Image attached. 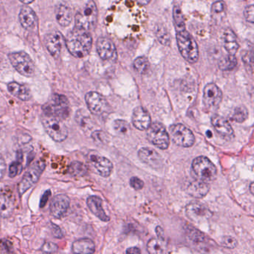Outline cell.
Returning <instances> with one entry per match:
<instances>
[{"mask_svg": "<svg viewBox=\"0 0 254 254\" xmlns=\"http://www.w3.org/2000/svg\"><path fill=\"white\" fill-rule=\"evenodd\" d=\"M146 15L141 5L133 0H118L108 11L106 25L112 35L128 38L142 32Z\"/></svg>", "mask_w": 254, "mask_h": 254, "instance_id": "6da1fadb", "label": "cell"}, {"mask_svg": "<svg viewBox=\"0 0 254 254\" xmlns=\"http://www.w3.org/2000/svg\"><path fill=\"white\" fill-rule=\"evenodd\" d=\"M92 39L88 31L75 27L68 34L66 46L70 54L81 58L89 54L92 49Z\"/></svg>", "mask_w": 254, "mask_h": 254, "instance_id": "7a4b0ae2", "label": "cell"}, {"mask_svg": "<svg viewBox=\"0 0 254 254\" xmlns=\"http://www.w3.org/2000/svg\"><path fill=\"white\" fill-rule=\"evenodd\" d=\"M177 42L180 53L183 58L190 64L197 62L199 58V46L195 39L186 29L178 32Z\"/></svg>", "mask_w": 254, "mask_h": 254, "instance_id": "3957f363", "label": "cell"}, {"mask_svg": "<svg viewBox=\"0 0 254 254\" xmlns=\"http://www.w3.org/2000/svg\"><path fill=\"white\" fill-rule=\"evenodd\" d=\"M192 173L196 180L210 183L217 177V168L204 156L196 157L192 164Z\"/></svg>", "mask_w": 254, "mask_h": 254, "instance_id": "277c9868", "label": "cell"}, {"mask_svg": "<svg viewBox=\"0 0 254 254\" xmlns=\"http://www.w3.org/2000/svg\"><path fill=\"white\" fill-rule=\"evenodd\" d=\"M97 18V7L95 2L90 1L75 15V27L89 32L95 29Z\"/></svg>", "mask_w": 254, "mask_h": 254, "instance_id": "5b68a950", "label": "cell"}, {"mask_svg": "<svg viewBox=\"0 0 254 254\" xmlns=\"http://www.w3.org/2000/svg\"><path fill=\"white\" fill-rule=\"evenodd\" d=\"M46 115L60 119H67L70 115V103L65 95L54 94L43 106Z\"/></svg>", "mask_w": 254, "mask_h": 254, "instance_id": "8992f818", "label": "cell"}, {"mask_svg": "<svg viewBox=\"0 0 254 254\" xmlns=\"http://www.w3.org/2000/svg\"><path fill=\"white\" fill-rule=\"evenodd\" d=\"M42 123L48 135L54 141L63 142L68 137V129L62 119L44 114Z\"/></svg>", "mask_w": 254, "mask_h": 254, "instance_id": "52a82bcc", "label": "cell"}, {"mask_svg": "<svg viewBox=\"0 0 254 254\" xmlns=\"http://www.w3.org/2000/svg\"><path fill=\"white\" fill-rule=\"evenodd\" d=\"M8 59L11 65L21 75L26 77H32L35 75V64L27 53L25 52L10 53Z\"/></svg>", "mask_w": 254, "mask_h": 254, "instance_id": "ba28073f", "label": "cell"}, {"mask_svg": "<svg viewBox=\"0 0 254 254\" xmlns=\"http://www.w3.org/2000/svg\"><path fill=\"white\" fill-rule=\"evenodd\" d=\"M147 139L151 144L161 150H165L170 144V136L163 125L154 123L147 129Z\"/></svg>", "mask_w": 254, "mask_h": 254, "instance_id": "9c48e42d", "label": "cell"}, {"mask_svg": "<svg viewBox=\"0 0 254 254\" xmlns=\"http://www.w3.org/2000/svg\"><path fill=\"white\" fill-rule=\"evenodd\" d=\"M169 133L172 141L178 146L189 148L194 145V134L183 125H172L169 127Z\"/></svg>", "mask_w": 254, "mask_h": 254, "instance_id": "30bf717a", "label": "cell"}, {"mask_svg": "<svg viewBox=\"0 0 254 254\" xmlns=\"http://www.w3.org/2000/svg\"><path fill=\"white\" fill-rule=\"evenodd\" d=\"M46 164L43 161H40L36 163L32 168L24 175L18 186L19 195L22 196L25 192H27L35 183H37L40 175L44 171Z\"/></svg>", "mask_w": 254, "mask_h": 254, "instance_id": "8fae6325", "label": "cell"}, {"mask_svg": "<svg viewBox=\"0 0 254 254\" xmlns=\"http://www.w3.org/2000/svg\"><path fill=\"white\" fill-rule=\"evenodd\" d=\"M85 101L90 111L95 116H103L106 114L110 109L108 101L99 92H88L85 95Z\"/></svg>", "mask_w": 254, "mask_h": 254, "instance_id": "7c38bea8", "label": "cell"}, {"mask_svg": "<svg viewBox=\"0 0 254 254\" xmlns=\"http://www.w3.org/2000/svg\"><path fill=\"white\" fill-rule=\"evenodd\" d=\"M222 100V92L216 84L213 83L207 84L203 90V105L207 109L214 110L219 107Z\"/></svg>", "mask_w": 254, "mask_h": 254, "instance_id": "4fadbf2b", "label": "cell"}, {"mask_svg": "<svg viewBox=\"0 0 254 254\" xmlns=\"http://www.w3.org/2000/svg\"><path fill=\"white\" fill-rule=\"evenodd\" d=\"M186 216L193 222H199L210 218L212 212L210 209L200 202H192L186 206Z\"/></svg>", "mask_w": 254, "mask_h": 254, "instance_id": "5bb4252c", "label": "cell"}, {"mask_svg": "<svg viewBox=\"0 0 254 254\" xmlns=\"http://www.w3.org/2000/svg\"><path fill=\"white\" fill-rule=\"evenodd\" d=\"M212 125L217 134L226 140H231L234 137L232 126L225 118L219 115H213L211 119Z\"/></svg>", "mask_w": 254, "mask_h": 254, "instance_id": "9a60e30c", "label": "cell"}, {"mask_svg": "<svg viewBox=\"0 0 254 254\" xmlns=\"http://www.w3.org/2000/svg\"><path fill=\"white\" fill-rule=\"evenodd\" d=\"M89 160L95 171L101 176L108 178L111 175L113 165L110 160L97 154H91Z\"/></svg>", "mask_w": 254, "mask_h": 254, "instance_id": "2e32d148", "label": "cell"}, {"mask_svg": "<svg viewBox=\"0 0 254 254\" xmlns=\"http://www.w3.org/2000/svg\"><path fill=\"white\" fill-rule=\"evenodd\" d=\"M139 158L142 162L154 169H159L163 165L162 157L153 148L145 147L138 152Z\"/></svg>", "mask_w": 254, "mask_h": 254, "instance_id": "e0dca14e", "label": "cell"}, {"mask_svg": "<svg viewBox=\"0 0 254 254\" xmlns=\"http://www.w3.org/2000/svg\"><path fill=\"white\" fill-rule=\"evenodd\" d=\"M96 50L99 57L104 60H115L117 53L113 42L107 37H99L96 43Z\"/></svg>", "mask_w": 254, "mask_h": 254, "instance_id": "ac0fdd59", "label": "cell"}, {"mask_svg": "<svg viewBox=\"0 0 254 254\" xmlns=\"http://www.w3.org/2000/svg\"><path fill=\"white\" fill-rule=\"evenodd\" d=\"M70 199L66 195L54 196L50 204V211L56 218H61L65 216L70 207Z\"/></svg>", "mask_w": 254, "mask_h": 254, "instance_id": "d6986e66", "label": "cell"}, {"mask_svg": "<svg viewBox=\"0 0 254 254\" xmlns=\"http://www.w3.org/2000/svg\"><path fill=\"white\" fill-rule=\"evenodd\" d=\"M63 43H64V37L58 32L48 34L45 37V46L48 52L55 58L60 55Z\"/></svg>", "mask_w": 254, "mask_h": 254, "instance_id": "ffe728a7", "label": "cell"}, {"mask_svg": "<svg viewBox=\"0 0 254 254\" xmlns=\"http://www.w3.org/2000/svg\"><path fill=\"white\" fill-rule=\"evenodd\" d=\"M15 199L13 192L9 189L0 190V215L1 217H8L13 213Z\"/></svg>", "mask_w": 254, "mask_h": 254, "instance_id": "44dd1931", "label": "cell"}, {"mask_svg": "<svg viewBox=\"0 0 254 254\" xmlns=\"http://www.w3.org/2000/svg\"><path fill=\"white\" fill-rule=\"evenodd\" d=\"M132 123L138 130H147L151 124V116L143 107H137L132 115Z\"/></svg>", "mask_w": 254, "mask_h": 254, "instance_id": "7402d4cb", "label": "cell"}, {"mask_svg": "<svg viewBox=\"0 0 254 254\" xmlns=\"http://www.w3.org/2000/svg\"><path fill=\"white\" fill-rule=\"evenodd\" d=\"M19 22L24 29L32 31L37 25V16L30 7L23 6L19 15Z\"/></svg>", "mask_w": 254, "mask_h": 254, "instance_id": "603a6c76", "label": "cell"}, {"mask_svg": "<svg viewBox=\"0 0 254 254\" xmlns=\"http://www.w3.org/2000/svg\"><path fill=\"white\" fill-rule=\"evenodd\" d=\"M87 203L88 208L92 212V214L95 215L101 221L105 222L110 221V217L107 216L102 207V200L100 198L94 196H90L87 200Z\"/></svg>", "mask_w": 254, "mask_h": 254, "instance_id": "cb8c5ba5", "label": "cell"}, {"mask_svg": "<svg viewBox=\"0 0 254 254\" xmlns=\"http://www.w3.org/2000/svg\"><path fill=\"white\" fill-rule=\"evenodd\" d=\"M186 191L188 194L192 197L202 199L207 196L210 192V185L206 182L196 180L189 183Z\"/></svg>", "mask_w": 254, "mask_h": 254, "instance_id": "d4e9b609", "label": "cell"}, {"mask_svg": "<svg viewBox=\"0 0 254 254\" xmlns=\"http://www.w3.org/2000/svg\"><path fill=\"white\" fill-rule=\"evenodd\" d=\"M222 43L224 49L228 53V54L235 55L236 53L238 51L239 46H238V42H237L235 34L231 29H225L223 32Z\"/></svg>", "mask_w": 254, "mask_h": 254, "instance_id": "484cf974", "label": "cell"}, {"mask_svg": "<svg viewBox=\"0 0 254 254\" xmlns=\"http://www.w3.org/2000/svg\"><path fill=\"white\" fill-rule=\"evenodd\" d=\"M8 91L11 94L22 101H29L32 98L29 87L18 82H11L8 84Z\"/></svg>", "mask_w": 254, "mask_h": 254, "instance_id": "4316f807", "label": "cell"}, {"mask_svg": "<svg viewBox=\"0 0 254 254\" xmlns=\"http://www.w3.org/2000/svg\"><path fill=\"white\" fill-rule=\"evenodd\" d=\"M72 249L75 254H93L95 246L93 241L90 238H81L73 244Z\"/></svg>", "mask_w": 254, "mask_h": 254, "instance_id": "83f0119b", "label": "cell"}, {"mask_svg": "<svg viewBox=\"0 0 254 254\" xmlns=\"http://www.w3.org/2000/svg\"><path fill=\"white\" fill-rule=\"evenodd\" d=\"M57 22L63 27L70 26L72 22V12L67 5H59L55 11Z\"/></svg>", "mask_w": 254, "mask_h": 254, "instance_id": "f1b7e54d", "label": "cell"}, {"mask_svg": "<svg viewBox=\"0 0 254 254\" xmlns=\"http://www.w3.org/2000/svg\"><path fill=\"white\" fill-rule=\"evenodd\" d=\"M147 250L149 254H163L166 251V243L163 238H151L147 243Z\"/></svg>", "mask_w": 254, "mask_h": 254, "instance_id": "f546056e", "label": "cell"}, {"mask_svg": "<svg viewBox=\"0 0 254 254\" xmlns=\"http://www.w3.org/2000/svg\"><path fill=\"white\" fill-rule=\"evenodd\" d=\"M236 65L237 59L236 58L235 55H232V54L224 56L222 58L220 59L219 62H218V67L224 71L234 70Z\"/></svg>", "mask_w": 254, "mask_h": 254, "instance_id": "4dcf8cb0", "label": "cell"}, {"mask_svg": "<svg viewBox=\"0 0 254 254\" xmlns=\"http://www.w3.org/2000/svg\"><path fill=\"white\" fill-rule=\"evenodd\" d=\"M69 172L73 176L82 177L84 175H86L87 172H88V168L82 163L75 161V162L72 163L70 164Z\"/></svg>", "mask_w": 254, "mask_h": 254, "instance_id": "1f68e13d", "label": "cell"}, {"mask_svg": "<svg viewBox=\"0 0 254 254\" xmlns=\"http://www.w3.org/2000/svg\"><path fill=\"white\" fill-rule=\"evenodd\" d=\"M248 112L245 107L241 106L236 108L231 115V119L234 122L241 123L248 119Z\"/></svg>", "mask_w": 254, "mask_h": 254, "instance_id": "d6a6232c", "label": "cell"}, {"mask_svg": "<svg viewBox=\"0 0 254 254\" xmlns=\"http://www.w3.org/2000/svg\"><path fill=\"white\" fill-rule=\"evenodd\" d=\"M173 18L174 21H175V27H176L178 32L186 29H185V23L184 20H183V14H182V11H181L179 6H177V5L174 7Z\"/></svg>", "mask_w": 254, "mask_h": 254, "instance_id": "836d02e7", "label": "cell"}, {"mask_svg": "<svg viewBox=\"0 0 254 254\" xmlns=\"http://www.w3.org/2000/svg\"><path fill=\"white\" fill-rule=\"evenodd\" d=\"M134 67L139 73L144 74L147 73L149 68V63L145 57H139L134 60Z\"/></svg>", "mask_w": 254, "mask_h": 254, "instance_id": "e575fe53", "label": "cell"}, {"mask_svg": "<svg viewBox=\"0 0 254 254\" xmlns=\"http://www.w3.org/2000/svg\"><path fill=\"white\" fill-rule=\"evenodd\" d=\"M113 127L116 132L120 134H127L130 130V126L128 123L126 121L122 120V119L115 120L113 123Z\"/></svg>", "mask_w": 254, "mask_h": 254, "instance_id": "d590c367", "label": "cell"}, {"mask_svg": "<svg viewBox=\"0 0 254 254\" xmlns=\"http://www.w3.org/2000/svg\"><path fill=\"white\" fill-rule=\"evenodd\" d=\"M22 155L20 154V157L19 160L15 161V162L12 163L9 167V175L10 178H15L17 175L20 174L21 171H22Z\"/></svg>", "mask_w": 254, "mask_h": 254, "instance_id": "8d00e7d4", "label": "cell"}, {"mask_svg": "<svg viewBox=\"0 0 254 254\" xmlns=\"http://www.w3.org/2000/svg\"><path fill=\"white\" fill-rule=\"evenodd\" d=\"M187 233L189 239L194 241L196 243H200V242H203L204 241L205 236L196 229L189 228Z\"/></svg>", "mask_w": 254, "mask_h": 254, "instance_id": "74e56055", "label": "cell"}, {"mask_svg": "<svg viewBox=\"0 0 254 254\" xmlns=\"http://www.w3.org/2000/svg\"><path fill=\"white\" fill-rule=\"evenodd\" d=\"M157 37L158 40L161 41V43L163 45H168L170 42V37L168 35V32H166L165 29H161L159 28L157 31Z\"/></svg>", "mask_w": 254, "mask_h": 254, "instance_id": "f35d334b", "label": "cell"}, {"mask_svg": "<svg viewBox=\"0 0 254 254\" xmlns=\"http://www.w3.org/2000/svg\"><path fill=\"white\" fill-rule=\"evenodd\" d=\"M221 245L228 249H234L236 247L237 241L234 237L224 236L221 241Z\"/></svg>", "mask_w": 254, "mask_h": 254, "instance_id": "ab89813d", "label": "cell"}, {"mask_svg": "<svg viewBox=\"0 0 254 254\" xmlns=\"http://www.w3.org/2000/svg\"><path fill=\"white\" fill-rule=\"evenodd\" d=\"M130 185L135 190H140L144 187V182L137 177H132L130 179Z\"/></svg>", "mask_w": 254, "mask_h": 254, "instance_id": "60d3db41", "label": "cell"}, {"mask_svg": "<svg viewBox=\"0 0 254 254\" xmlns=\"http://www.w3.org/2000/svg\"><path fill=\"white\" fill-rule=\"evenodd\" d=\"M225 10V3L223 1H218L212 6V11L214 14H221Z\"/></svg>", "mask_w": 254, "mask_h": 254, "instance_id": "b9f144b4", "label": "cell"}, {"mask_svg": "<svg viewBox=\"0 0 254 254\" xmlns=\"http://www.w3.org/2000/svg\"><path fill=\"white\" fill-rule=\"evenodd\" d=\"M254 5H250V6H248L245 8L244 15H245L246 20L251 22V23H254Z\"/></svg>", "mask_w": 254, "mask_h": 254, "instance_id": "7bdbcfd3", "label": "cell"}, {"mask_svg": "<svg viewBox=\"0 0 254 254\" xmlns=\"http://www.w3.org/2000/svg\"><path fill=\"white\" fill-rule=\"evenodd\" d=\"M57 250V245L52 243V242H46V243L42 247L41 251L45 253H54L56 252Z\"/></svg>", "mask_w": 254, "mask_h": 254, "instance_id": "ee69618b", "label": "cell"}, {"mask_svg": "<svg viewBox=\"0 0 254 254\" xmlns=\"http://www.w3.org/2000/svg\"><path fill=\"white\" fill-rule=\"evenodd\" d=\"M6 170V165H5V160L3 157L0 154V181L3 178Z\"/></svg>", "mask_w": 254, "mask_h": 254, "instance_id": "f6af8a7d", "label": "cell"}, {"mask_svg": "<svg viewBox=\"0 0 254 254\" xmlns=\"http://www.w3.org/2000/svg\"><path fill=\"white\" fill-rule=\"evenodd\" d=\"M53 235H54V236L57 238H62L63 236H64V234H63L62 231L60 230V227H59L58 226L56 225V224H53Z\"/></svg>", "mask_w": 254, "mask_h": 254, "instance_id": "bcb514c9", "label": "cell"}, {"mask_svg": "<svg viewBox=\"0 0 254 254\" xmlns=\"http://www.w3.org/2000/svg\"><path fill=\"white\" fill-rule=\"evenodd\" d=\"M243 58L244 61L246 63V64H248V66L251 67L253 64V55L252 53H250L249 51H247L246 53H245V54H243Z\"/></svg>", "mask_w": 254, "mask_h": 254, "instance_id": "7dc6e473", "label": "cell"}, {"mask_svg": "<svg viewBox=\"0 0 254 254\" xmlns=\"http://www.w3.org/2000/svg\"><path fill=\"white\" fill-rule=\"evenodd\" d=\"M50 196V191H47L45 192V194L43 195V198H42L41 201H40V207H43L47 202L48 199Z\"/></svg>", "mask_w": 254, "mask_h": 254, "instance_id": "c3c4849f", "label": "cell"}, {"mask_svg": "<svg viewBox=\"0 0 254 254\" xmlns=\"http://www.w3.org/2000/svg\"><path fill=\"white\" fill-rule=\"evenodd\" d=\"M126 253H127V254H140L141 251H140L138 248H134V247H133V248H128V249L126 251Z\"/></svg>", "mask_w": 254, "mask_h": 254, "instance_id": "681fc988", "label": "cell"}, {"mask_svg": "<svg viewBox=\"0 0 254 254\" xmlns=\"http://www.w3.org/2000/svg\"><path fill=\"white\" fill-rule=\"evenodd\" d=\"M136 1L140 5H146L147 4L149 3L151 0H136Z\"/></svg>", "mask_w": 254, "mask_h": 254, "instance_id": "f907efd6", "label": "cell"}, {"mask_svg": "<svg viewBox=\"0 0 254 254\" xmlns=\"http://www.w3.org/2000/svg\"><path fill=\"white\" fill-rule=\"evenodd\" d=\"M21 2L22 3L26 4V5H29V4L32 3V2L35 1V0H20Z\"/></svg>", "mask_w": 254, "mask_h": 254, "instance_id": "816d5d0a", "label": "cell"}, {"mask_svg": "<svg viewBox=\"0 0 254 254\" xmlns=\"http://www.w3.org/2000/svg\"><path fill=\"white\" fill-rule=\"evenodd\" d=\"M253 186H254V183H251V192L252 194H254V189H253Z\"/></svg>", "mask_w": 254, "mask_h": 254, "instance_id": "f5cc1de1", "label": "cell"}, {"mask_svg": "<svg viewBox=\"0 0 254 254\" xmlns=\"http://www.w3.org/2000/svg\"><path fill=\"white\" fill-rule=\"evenodd\" d=\"M0 218H1V215H0Z\"/></svg>", "mask_w": 254, "mask_h": 254, "instance_id": "db71d44e", "label": "cell"}]
</instances>
